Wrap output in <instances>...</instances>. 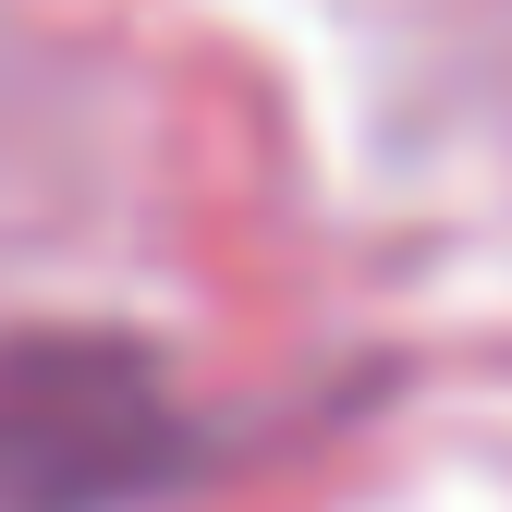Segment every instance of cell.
I'll return each mask as SVG.
<instances>
[{
	"label": "cell",
	"instance_id": "obj_1",
	"mask_svg": "<svg viewBox=\"0 0 512 512\" xmlns=\"http://www.w3.org/2000/svg\"><path fill=\"white\" fill-rule=\"evenodd\" d=\"M183 452V391L159 342L37 317L0 330V512H135Z\"/></svg>",
	"mask_w": 512,
	"mask_h": 512
}]
</instances>
